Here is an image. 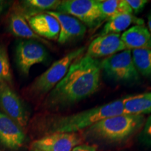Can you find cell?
I'll list each match as a JSON object with an SVG mask.
<instances>
[{
  "instance_id": "6da1fadb",
  "label": "cell",
  "mask_w": 151,
  "mask_h": 151,
  "mask_svg": "<svg viewBox=\"0 0 151 151\" xmlns=\"http://www.w3.org/2000/svg\"><path fill=\"white\" fill-rule=\"evenodd\" d=\"M101 71L99 60L83 55L71 65L45 104L49 107H67L86 99L97 91Z\"/></svg>"
},
{
  "instance_id": "3957f363",
  "label": "cell",
  "mask_w": 151,
  "mask_h": 151,
  "mask_svg": "<svg viewBox=\"0 0 151 151\" xmlns=\"http://www.w3.org/2000/svg\"><path fill=\"white\" fill-rule=\"evenodd\" d=\"M143 115L123 114L99 120L84 130L83 137L106 143L122 142L129 139L143 127Z\"/></svg>"
},
{
  "instance_id": "4fadbf2b",
  "label": "cell",
  "mask_w": 151,
  "mask_h": 151,
  "mask_svg": "<svg viewBox=\"0 0 151 151\" xmlns=\"http://www.w3.org/2000/svg\"><path fill=\"white\" fill-rule=\"evenodd\" d=\"M28 24L36 35L41 38L58 40L60 35V24L58 20L47 13H41L27 18Z\"/></svg>"
},
{
  "instance_id": "d4e9b609",
  "label": "cell",
  "mask_w": 151,
  "mask_h": 151,
  "mask_svg": "<svg viewBox=\"0 0 151 151\" xmlns=\"http://www.w3.org/2000/svg\"><path fill=\"white\" fill-rule=\"evenodd\" d=\"M6 5V2L5 1H1L0 0V16H1V14L3 13L4 10L5 9Z\"/></svg>"
},
{
  "instance_id": "7402d4cb",
  "label": "cell",
  "mask_w": 151,
  "mask_h": 151,
  "mask_svg": "<svg viewBox=\"0 0 151 151\" xmlns=\"http://www.w3.org/2000/svg\"><path fill=\"white\" fill-rule=\"evenodd\" d=\"M139 139L143 144L151 146V116L145 121Z\"/></svg>"
},
{
  "instance_id": "52a82bcc",
  "label": "cell",
  "mask_w": 151,
  "mask_h": 151,
  "mask_svg": "<svg viewBox=\"0 0 151 151\" xmlns=\"http://www.w3.org/2000/svg\"><path fill=\"white\" fill-rule=\"evenodd\" d=\"M16 56L19 69L24 75L27 76L32 66L41 63L47 59L48 52L45 47L38 41L26 39L18 43Z\"/></svg>"
},
{
  "instance_id": "7c38bea8",
  "label": "cell",
  "mask_w": 151,
  "mask_h": 151,
  "mask_svg": "<svg viewBox=\"0 0 151 151\" xmlns=\"http://www.w3.org/2000/svg\"><path fill=\"white\" fill-rule=\"evenodd\" d=\"M25 140L23 129L12 119L0 112V142L11 150L20 148Z\"/></svg>"
},
{
  "instance_id": "d6986e66",
  "label": "cell",
  "mask_w": 151,
  "mask_h": 151,
  "mask_svg": "<svg viewBox=\"0 0 151 151\" xmlns=\"http://www.w3.org/2000/svg\"><path fill=\"white\" fill-rule=\"evenodd\" d=\"M61 3L59 0H26L22 1L25 12L23 16L27 19L35 15L41 14V11H52L56 10L58 6Z\"/></svg>"
},
{
  "instance_id": "277c9868",
  "label": "cell",
  "mask_w": 151,
  "mask_h": 151,
  "mask_svg": "<svg viewBox=\"0 0 151 151\" xmlns=\"http://www.w3.org/2000/svg\"><path fill=\"white\" fill-rule=\"evenodd\" d=\"M86 47L73 50L57 60L47 70L39 76L30 87V91L35 94H44L51 91L67 74L71 65L83 55Z\"/></svg>"
},
{
  "instance_id": "4316f807",
  "label": "cell",
  "mask_w": 151,
  "mask_h": 151,
  "mask_svg": "<svg viewBox=\"0 0 151 151\" xmlns=\"http://www.w3.org/2000/svg\"><path fill=\"white\" fill-rule=\"evenodd\" d=\"M32 151H40V150H32Z\"/></svg>"
},
{
  "instance_id": "ac0fdd59",
  "label": "cell",
  "mask_w": 151,
  "mask_h": 151,
  "mask_svg": "<svg viewBox=\"0 0 151 151\" xmlns=\"http://www.w3.org/2000/svg\"><path fill=\"white\" fill-rule=\"evenodd\" d=\"M98 7L104 20L120 14H133L126 0H98Z\"/></svg>"
},
{
  "instance_id": "9a60e30c",
  "label": "cell",
  "mask_w": 151,
  "mask_h": 151,
  "mask_svg": "<svg viewBox=\"0 0 151 151\" xmlns=\"http://www.w3.org/2000/svg\"><path fill=\"white\" fill-rule=\"evenodd\" d=\"M132 24L135 25H144L143 19L138 18L134 14H120L108 19V21L104 26L99 36H104L109 34H120L124 31Z\"/></svg>"
},
{
  "instance_id": "e0dca14e",
  "label": "cell",
  "mask_w": 151,
  "mask_h": 151,
  "mask_svg": "<svg viewBox=\"0 0 151 151\" xmlns=\"http://www.w3.org/2000/svg\"><path fill=\"white\" fill-rule=\"evenodd\" d=\"M151 113V92L127 97L124 104V113L144 115Z\"/></svg>"
},
{
  "instance_id": "cb8c5ba5",
  "label": "cell",
  "mask_w": 151,
  "mask_h": 151,
  "mask_svg": "<svg viewBox=\"0 0 151 151\" xmlns=\"http://www.w3.org/2000/svg\"><path fill=\"white\" fill-rule=\"evenodd\" d=\"M71 151H97V149L94 145L81 144L76 146Z\"/></svg>"
},
{
  "instance_id": "484cf974",
  "label": "cell",
  "mask_w": 151,
  "mask_h": 151,
  "mask_svg": "<svg viewBox=\"0 0 151 151\" xmlns=\"http://www.w3.org/2000/svg\"><path fill=\"white\" fill-rule=\"evenodd\" d=\"M148 27L149 32L151 34V11H150L148 16Z\"/></svg>"
},
{
  "instance_id": "9c48e42d",
  "label": "cell",
  "mask_w": 151,
  "mask_h": 151,
  "mask_svg": "<svg viewBox=\"0 0 151 151\" xmlns=\"http://www.w3.org/2000/svg\"><path fill=\"white\" fill-rule=\"evenodd\" d=\"M83 137L78 133H52L33 141L32 148L40 151H71L81 145Z\"/></svg>"
},
{
  "instance_id": "603a6c76",
  "label": "cell",
  "mask_w": 151,
  "mask_h": 151,
  "mask_svg": "<svg viewBox=\"0 0 151 151\" xmlns=\"http://www.w3.org/2000/svg\"><path fill=\"white\" fill-rule=\"evenodd\" d=\"M130 8L133 11V14H137L143 10L146 4L148 2L146 0H126Z\"/></svg>"
},
{
  "instance_id": "8992f818",
  "label": "cell",
  "mask_w": 151,
  "mask_h": 151,
  "mask_svg": "<svg viewBox=\"0 0 151 151\" xmlns=\"http://www.w3.org/2000/svg\"><path fill=\"white\" fill-rule=\"evenodd\" d=\"M57 12L74 17L90 28L104 21L98 7V0H65L57 8Z\"/></svg>"
},
{
  "instance_id": "ffe728a7",
  "label": "cell",
  "mask_w": 151,
  "mask_h": 151,
  "mask_svg": "<svg viewBox=\"0 0 151 151\" xmlns=\"http://www.w3.org/2000/svg\"><path fill=\"white\" fill-rule=\"evenodd\" d=\"M132 60L138 73L151 79V50L137 49L132 50Z\"/></svg>"
},
{
  "instance_id": "30bf717a",
  "label": "cell",
  "mask_w": 151,
  "mask_h": 151,
  "mask_svg": "<svg viewBox=\"0 0 151 151\" xmlns=\"http://www.w3.org/2000/svg\"><path fill=\"white\" fill-rule=\"evenodd\" d=\"M46 13L53 16L59 22L60 30L58 41L61 44L81 39L86 33V26L74 17L55 11Z\"/></svg>"
},
{
  "instance_id": "7a4b0ae2",
  "label": "cell",
  "mask_w": 151,
  "mask_h": 151,
  "mask_svg": "<svg viewBox=\"0 0 151 151\" xmlns=\"http://www.w3.org/2000/svg\"><path fill=\"white\" fill-rule=\"evenodd\" d=\"M126 99L127 97L69 116L49 118L45 125L47 134L78 133L103 119L123 114Z\"/></svg>"
},
{
  "instance_id": "44dd1931",
  "label": "cell",
  "mask_w": 151,
  "mask_h": 151,
  "mask_svg": "<svg viewBox=\"0 0 151 151\" xmlns=\"http://www.w3.org/2000/svg\"><path fill=\"white\" fill-rule=\"evenodd\" d=\"M12 82V75L8 53L5 47L0 45V83H6L9 85Z\"/></svg>"
},
{
  "instance_id": "8fae6325",
  "label": "cell",
  "mask_w": 151,
  "mask_h": 151,
  "mask_svg": "<svg viewBox=\"0 0 151 151\" xmlns=\"http://www.w3.org/2000/svg\"><path fill=\"white\" fill-rule=\"evenodd\" d=\"M120 34H109L99 36L90 43L86 55L94 59L111 56L125 50Z\"/></svg>"
},
{
  "instance_id": "5b68a950",
  "label": "cell",
  "mask_w": 151,
  "mask_h": 151,
  "mask_svg": "<svg viewBox=\"0 0 151 151\" xmlns=\"http://www.w3.org/2000/svg\"><path fill=\"white\" fill-rule=\"evenodd\" d=\"M101 68L107 77L117 81H134L139 78L130 50H124L106 58L101 62Z\"/></svg>"
},
{
  "instance_id": "5bb4252c",
  "label": "cell",
  "mask_w": 151,
  "mask_h": 151,
  "mask_svg": "<svg viewBox=\"0 0 151 151\" xmlns=\"http://www.w3.org/2000/svg\"><path fill=\"white\" fill-rule=\"evenodd\" d=\"M120 39L125 50H151V34L145 25L132 26L122 33Z\"/></svg>"
},
{
  "instance_id": "2e32d148",
  "label": "cell",
  "mask_w": 151,
  "mask_h": 151,
  "mask_svg": "<svg viewBox=\"0 0 151 151\" xmlns=\"http://www.w3.org/2000/svg\"><path fill=\"white\" fill-rule=\"evenodd\" d=\"M9 29L11 32L16 37L23 39L38 40L41 42L47 43L44 39L38 36L34 32L23 14L16 11L11 15L9 18Z\"/></svg>"
},
{
  "instance_id": "ba28073f",
  "label": "cell",
  "mask_w": 151,
  "mask_h": 151,
  "mask_svg": "<svg viewBox=\"0 0 151 151\" xmlns=\"http://www.w3.org/2000/svg\"><path fill=\"white\" fill-rule=\"evenodd\" d=\"M0 109L22 129L27 126V110L20 98L6 83H0Z\"/></svg>"
}]
</instances>
